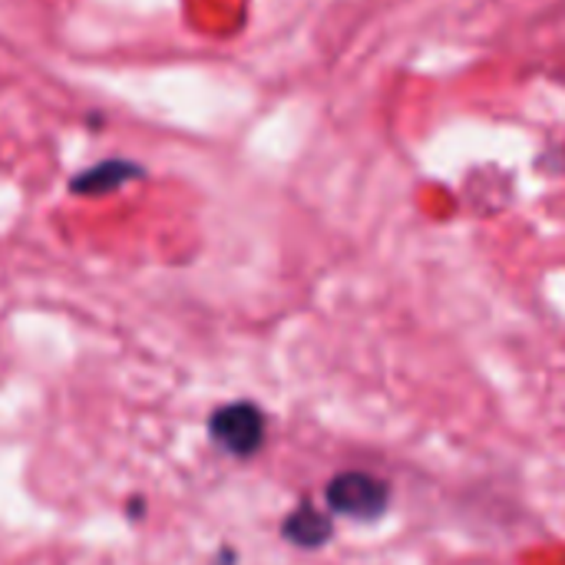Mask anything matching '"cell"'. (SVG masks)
Instances as JSON below:
<instances>
[{
    "label": "cell",
    "mask_w": 565,
    "mask_h": 565,
    "mask_svg": "<svg viewBox=\"0 0 565 565\" xmlns=\"http://www.w3.org/2000/svg\"><path fill=\"white\" fill-rule=\"evenodd\" d=\"M146 169L129 162V159H103L89 169H83L79 175L70 179V192L73 195H109L116 189H122L132 179H142Z\"/></svg>",
    "instance_id": "277c9868"
},
{
    "label": "cell",
    "mask_w": 565,
    "mask_h": 565,
    "mask_svg": "<svg viewBox=\"0 0 565 565\" xmlns=\"http://www.w3.org/2000/svg\"><path fill=\"white\" fill-rule=\"evenodd\" d=\"M394 487L367 470H341L324 483V510L334 520L381 523L391 513Z\"/></svg>",
    "instance_id": "6da1fadb"
},
{
    "label": "cell",
    "mask_w": 565,
    "mask_h": 565,
    "mask_svg": "<svg viewBox=\"0 0 565 565\" xmlns=\"http://www.w3.org/2000/svg\"><path fill=\"white\" fill-rule=\"evenodd\" d=\"M209 437L218 450L235 460H252L268 440V417L255 401H232L212 411Z\"/></svg>",
    "instance_id": "7a4b0ae2"
},
{
    "label": "cell",
    "mask_w": 565,
    "mask_h": 565,
    "mask_svg": "<svg viewBox=\"0 0 565 565\" xmlns=\"http://www.w3.org/2000/svg\"><path fill=\"white\" fill-rule=\"evenodd\" d=\"M212 565H238V550H235V546H222V550L215 553Z\"/></svg>",
    "instance_id": "5b68a950"
},
{
    "label": "cell",
    "mask_w": 565,
    "mask_h": 565,
    "mask_svg": "<svg viewBox=\"0 0 565 565\" xmlns=\"http://www.w3.org/2000/svg\"><path fill=\"white\" fill-rule=\"evenodd\" d=\"M278 533L288 546H295L301 553H318L334 540V516L328 510L315 507L311 497H301L291 507V513L281 520Z\"/></svg>",
    "instance_id": "3957f363"
},
{
    "label": "cell",
    "mask_w": 565,
    "mask_h": 565,
    "mask_svg": "<svg viewBox=\"0 0 565 565\" xmlns=\"http://www.w3.org/2000/svg\"><path fill=\"white\" fill-rule=\"evenodd\" d=\"M142 513H146V503H142V500H132V503H126V516H132V520H142Z\"/></svg>",
    "instance_id": "8992f818"
}]
</instances>
